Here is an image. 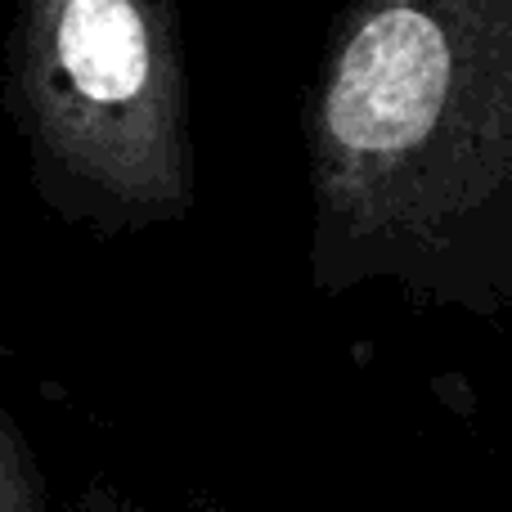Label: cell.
Returning a JSON list of instances; mask_svg holds the SVG:
<instances>
[{
    "label": "cell",
    "mask_w": 512,
    "mask_h": 512,
    "mask_svg": "<svg viewBox=\"0 0 512 512\" xmlns=\"http://www.w3.org/2000/svg\"><path fill=\"white\" fill-rule=\"evenodd\" d=\"M0 512H45L32 454H27L23 436L14 432L5 409H0Z\"/></svg>",
    "instance_id": "obj_2"
},
{
    "label": "cell",
    "mask_w": 512,
    "mask_h": 512,
    "mask_svg": "<svg viewBox=\"0 0 512 512\" xmlns=\"http://www.w3.org/2000/svg\"><path fill=\"white\" fill-rule=\"evenodd\" d=\"M5 104L54 212L117 230L194 203L176 0H14Z\"/></svg>",
    "instance_id": "obj_1"
}]
</instances>
